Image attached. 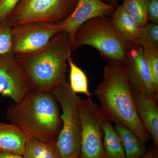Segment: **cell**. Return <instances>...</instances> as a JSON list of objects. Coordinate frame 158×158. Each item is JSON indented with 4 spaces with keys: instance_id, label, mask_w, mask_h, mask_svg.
Returning <instances> with one entry per match:
<instances>
[{
    "instance_id": "cell-1",
    "label": "cell",
    "mask_w": 158,
    "mask_h": 158,
    "mask_svg": "<svg viewBox=\"0 0 158 158\" xmlns=\"http://www.w3.org/2000/svg\"><path fill=\"white\" fill-rule=\"evenodd\" d=\"M107 60L103 68V78L94 94L105 118L110 122H119L127 127L144 142L150 136L138 117L131 88L123 62Z\"/></svg>"
},
{
    "instance_id": "cell-2",
    "label": "cell",
    "mask_w": 158,
    "mask_h": 158,
    "mask_svg": "<svg viewBox=\"0 0 158 158\" xmlns=\"http://www.w3.org/2000/svg\"><path fill=\"white\" fill-rule=\"evenodd\" d=\"M59 106L52 92L33 90L20 102L10 105L6 117L29 138L56 144L62 127Z\"/></svg>"
},
{
    "instance_id": "cell-3",
    "label": "cell",
    "mask_w": 158,
    "mask_h": 158,
    "mask_svg": "<svg viewBox=\"0 0 158 158\" xmlns=\"http://www.w3.org/2000/svg\"><path fill=\"white\" fill-rule=\"evenodd\" d=\"M73 51L69 35L61 31L42 48L15 58L25 70L33 90L52 92L66 80L68 60Z\"/></svg>"
},
{
    "instance_id": "cell-4",
    "label": "cell",
    "mask_w": 158,
    "mask_h": 158,
    "mask_svg": "<svg viewBox=\"0 0 158 158\" xmlns=\"http://www.w3.org/2000/svg\"><path fill=\"white\" fill-rule=\"evenodd\" d=\"M52 93L62 109V127L56 146L62 158H79L81 147L82 122L79 110L81 98L71 89L65 80Z\"/></svg>"
},
{
    "instance_id": "cell-5",
    "label": "cell",
    "mask_w": 158,
    "mask_h": 158,
    "mask_svg": "<svg viewBox=\"0 0 158 158\" xmlns=\"http://www.w3.org/2000/svg\"><path fill=\"white\" fill-rule=\"evenodd\" d=\"M110 17L100 16L82 24L74 37L73 51L83 46H90L97 50L107 60L123 63L128 50L136 45L127 42L117 35Z\"/></svg>"
},
{
    "instance_id": "cell-6",
    "label": "cell",
    "mask_w": 158,
    "mask_h": 158,
    "mask_svg": "<svg viewBox=\"0 0 158 158\" xmlns=\"http://www.w3.org/2000/svg\"><path fill=\"white\" fill-rule=\"evenodd\" d=\"M77 2L78 0H21L8 22L12 27L31 22H61L72 13Z\"/></svg>"
},
{
    "instance_id": "cell-7",
    "label": "cell",
    "mask_w": 158,
    "mask_h": 158,
    "mask_svg": "<svg viewBox=\"0 0 158 158\" xmlns=\"http://www.w3.org/2000/svg\"><path fill=\"white\" fill-rule=\"evenodd\" d=\"M79 110L82 122L79 158H104L102 127L104 116L91 97L81 98Z\"/></svg>"
},
{
    "instance_id": "cell-8",
    "label": "cell",
    "mask_w": 158,
    "mask_h": 158,
    "mask_svg": "<svg viewBox=\"0 0 158 158\" xmlns=\"http://www.w3.org/2000/svg\"><path fill=\"white\" fill-rule=\"evenodd\" d=\"M60 32L57 23L31 22L13 26L11 29V52L17 55L38 50Z\"/></svg>"
},
{
    "instance_id": "cell-9",
    "label": "cell",
    "mask_w": 158,
    "mask_h": 158,
    "mask_svg": "<svg viewBox=\"0 0 158 158\" xmlns=\"http://www.w3.org/2000/svg\"><path fill=\"white\" fill-rule=\"evenodd\" d=\"M33 90L28 77L14 53L0 55V95L18 103Z\"/></svg>"
},
{
    "instance_id": "cell-10",
    "label": "cell",
    "mask_w": 158,
    "mask_h": 158,
    "mask_svg": "<svg viewBox=\"0 0 158 158\" xmlns=\"http://www.w3.org/2000/svg\"><path fill=\"white\" fill-rule=\"evenodd\" d=\"M123 63L131 89L148 94L158 102V91L154 85L142 48L139 45L131 47L127 52Z\"/></svg>"
},
{
    "instance_id": "cell-11",
    "label": "cell",
    "mask_w": 158,
    "mask_h": 158,
    "mask_svg": "<svg viewBox=\"0 0 158 158\" xmlns=\"http://www.w3.org/2000/svg\"><path fill=\"white\" fill-rule=\"evenodd\" d=\"M116 7L102 0H78L70 15L63 21L57 23L61 32L68 33L73 43L76 32L82 24L100 16L111 17Z\"/></svg>"
},
{
    "instance_id": "cell-12",
    "label": "cell",
    "mask_w": 158,
    "mask_h": 158,
    "mask_svg": "<svg viewBox=\"0 0 158 158\" xmlns=\"http://www.w3.org/2000/svg\"><path fill=\"white\" fill-rule=\"evenodd\" d=\"M132 91L138 117L158 149V102L148 94L132 89Z\"/></svg>"
},
{
    "instance_id": "cell-13",
    "label": "cell",
    "mask_w": 158,
    "mask_h": 158,
    "mask_svg": "<svg viewBox=\"0 0 158 158\" xmlns=\"http://www.w3.org/2000/svg\"><path fill=\"white\" fill-rule=\"evenodd\" d=\"M111 20L118 36L127 42L138 45L143 27L138 25L121 5L116 6Z\"/></svg>"
},
{
    "instance_id": "cell-14",
    "label": "cell",
    "mask_w": 158,
    "mask_h": 158,
    "mask_svg": "<svg viewBox=\"0 0 158 158\" xmlns=\"http://www.w3.org/2000/svg\"><path fill=\"white\" fill-rule=\"evenodd\" d=\"M27 139L15 125L0 122V152L23 156Z\"/></svg>"
},
{
    "instance_id": "cell-15",
    "label": "cell",
    "mask_w": 158,
    "mask_h": 158,
    "mask_svg": "<svg viewBox=\"0 0 158 158\" xmlns=\"http://www.w3.org/2000/svg\"><path fill=\"white\" fill-rule=\"evenodd\" d=\"M114 127L124 148L125 158H140L147 152L146 143L128 127L119 122L115 123Z\"/></svg>"
},
{
    "instance_id": "cell-16",
    "label": "cell",
    "mask_w": 158,
    "mask_h": 158,
    "mask_svg": "<svg viewBox=\"0 0 158 158\" xmlns=\"http://www.w3.org/2000/svg\"><path fill=\"white\" fill-rule=\"evenodd\" d=\"M112 123L105 118L103 123L104 158H125V152L120 137Z\"/></svg>"
},
{
    "instance_id": "cell-17",
    "label": "cell",
    "mask_w": 158,
    "mask_h": 158,
    "mask_svg": "<svg viewBox=\"0 0 158 158\" xmlns=\"http://www.w3.org/2000/svg\"><path fill=\"white\" fill-rule=\"evenodd\" d=\"M24 158H62L56 144L44 143L28 137Z\"/></svg>"
},
{
    "instance_id": "cell-18",
    "label": "cell",
    "mask_w": 158,
    "mask_h": 158,
    "mask_svg": "<svg viewBox=\"0 0 158 158\" xmlns=\"http://www.w3.org/2000/svg\"><path fill=\"white\" fill-rule=\"evenodd\" d=\"M69 68V85L71 90L75 93L84 94L88 98L92 94L88 88V79L86 73L73 62L70 57L68 60Z\"/></svg>"
},
{
    "instance_id": "cell-19",
    "label": "cell",
    "mask_w": 158,
    "mask_h": 158,
    "mask_svg": "<svg viewBox=\"0 0 158 158\" xmlns=\"http://www.w3.org/2000/svg\"><path fill=\"white\" fill-rule=\"evenodd\" d=\"M148 0H123L122 6L136 23L143 27L148 22Z\"/></svg>"
},
{
    "instance_id": "cell-20",
    "label": "cell",
    "mask_w": 158,
    "mask_h": 158,
    "mask_svg": "<svg viewBox=\"0 0 158 158\" xmlns=\"http://www.w3.org/2000/svg\"><path fill=\"white\" fill-rule=\"evenodd\" d=\"M141 47L149 67L154 85L158 91V48L149 45H144Z\"/></svg>"
},
{
    "instance_id": "cell-21",
    "label": "cell",
    "mask_w": 158,
    "mask_h": 158,
    "mask_svg": "<svg viewBox=\"0 0 158 158\" xmlns=\"http://www.w3.org/2000/svg\"><path fill=\"white\" fill-rule=\"evenodd\" d=\"M149 45L158 48V24L148 22L142 28L138 45Z\"/></svg>"
},
{
    "instance_id": "cell-22",
    "label": "cell",
    "mask_w": 158,
    "mask_h": 158,
    "mask_svg": "<svg viewBox=\"0 0 158 158\" xmlns=\"http://www.w3.org/2000/svg\"><path fill=\"white\" fill-rule=\"evenodd\" d=\"M8 22H0V55L11 52V29Z\"/></svg>"
},
{
    "instance_id": "cell-23",
    "label": "cell",
    "mask_w": 158,
    "mask_h": 158,
    "mask_svg": "<svg viewBox=\"0 0 158 158\" xmlns=\"http://www.w3.org/2000/svg\"><path fill=\"white\" fill-rule=\"evenodd\" d=\"M21 0H0V22H8Z\"/></svg>"
},
{
    "instance_id": "cell-24",
    "label": "cell",
    "mask_w": 158,
    "mask_h": 158,
    "mask_svg": "<svg viewBox=\"0 0 158 158\" xmlns=\"http://www.w3.org/2000/svg\"><path fill=\"white\" fill-rule=\"evenodd\" d=\"M148 22L158 24V0H148Z\"/></svg>"
},
{
    "instance_id": "cell-25",
    "label": "cell",
    "mask_w": 158,
    "mask_h": 158,
    "mask_svg": "<svg viewBox=\"0 0 158 158\" xmlns=\"http://www.w3.org/2000/svg\"><path fill=\"white\" fill-rule=\"evenodd\" d=\"M140 158H158L157 152L154 150L148 151Z\"/></svg>"
},
{
    "instance_id": "cell-26",
    "label": "cell",
    "mask_w": 158,
    "mask_h": 158,
    "mask_svg": "<svg viewBox=\"0 0 158 158\" xmlns=\"http://www.w3.org/2000/svg\"><path fill=\"white\" fill-rule=\"evenodd\" d=\"M0 158H24L23 156L7 153L0 152Z\"/></svg>"
},
{
    "instance_id": "cell-27",
    "label": "cell",
    "mask_w": 158,
    "mask_h": 158,
    "mask_svg": "<svg viewBox=\"0 0 158 158\" xmlns=\"http://www.w3.org/2000/svg\"><path fill=\"white\" fill-rule=\"evenodd\" d=\"M104 2L116 6L121 0H102Z\"/></svg>"
}]
</instances>
